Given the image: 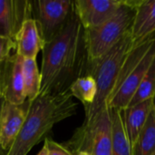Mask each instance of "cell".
<instances>
[{
	"instance_id": "cell-4",
	"label": "cell",
	"mask_w": 155,
	"mask_h": 155,
	"mask_svg": "<svg viewBox=\"0 0 155 155\" xmlns=\"http://www.w3.org/2000/svg\"><path fill=\"white\" fill-rule=\"evenodd\" d=\"M154 58L155 38L130 49L108 102L110 109L124 110L128 107Z\"/></svg>"
},
{
	"instance_id": "cell-16",
	"label": "cell",
	"mask_w": 155,
	"mask_h": 155,
	"mask_svg": "<svg viewBox=\"0 0 155 155\" xmlns=\"http://www.w3.org/2000/svg\"><path fill=\"white\" fill-rule=\"evenodd\" d=\"M24 86L26 100L34 101L40 94L42 76L35 59H24Z\"/></svg>"
},
{
	"instance_id": "cell-18",
	"label": "cell",
	"mask_w": 155,
	"mask_h": 155,
	"mask_svg": "<svg viewBox=\"0 0 155 155\" xmlns=\"http://www.w3.org/2000/svg\"><path fill=\"white\" fill-rule=\"evenodd\" d=\"M96 91L95 80L89 74L78 77L69 88V92L72 96L78 99L83 104L84 109L94 103Z\"/></svg>"
},
{
	"instance_id": "cell-23",
	"label": "cell",
	"mask_w": 155,
	"mask_h": 155,
	"mask_svg": "<svg viewBox=\"0 0 155 155\" xmlns=\"http://www.w3.org/2000/svg\"><path fill=\"white\" fill-rule=\"evenodd\" d=\"M4 98L2 97V95H1V94H0V114H1V109H2V106H3V104H4ZM3 153H5L1 149H0V155L3 154Z\"/></svg>"
},
{
	"instance_id": "cell-5",
	"label": "cell",
	"mask_w": 155,
	"mask_h": 155,
	"mask_svg": "<svg viewBox=\"0 0 155 155\" xmlns=\"http://www.w3.org/2000/svg\"><path fill=\"white\" fill-rule=\"evenodd\" d=\"M134 13L130 0H122L121 6L109 20L96 27L84 29L86 65L101 59L130 32Z\"/></svg>"
},
{
	"instance_id": "cell-10",
	"label": "cell",
	"mask_w": 155,
	"mask_h": 155,
	"mask_svg": "<svg viewBox=\"0 0 155 155\" xmlns=\"http://www.w3.org/2000/svg\"><path fill=\"white\" fill-rule=\"evenodd\" d=\"M122 5V0H76L74 10L84 29L96 27L109 20Z\"/></svg>"
},
{
	"instance_id": "cell-8",
	"label": "cell",
	"mask_w": 155,
	"mask_h": 155,
	"mask_svg": "<svg viewBox=\"0 0 155 155\" xmlns=\"http://www.w3.org/2000/svg\"><path fill=\"white\" fill-rule=\"evenodd\" d=\"M23 64L24 58L15 52L0 65V94L5 102L13 104L26 101Z\"/></svg>"
},
{
	"instance_id": "cell-3",
	"label": "cell",
	"mask_w": 155,
	"mask_h": 155,
	"mask_svg": "<svg viewBox=\"0 0 155 155\" xmlns=\"http://www.w3.org/2000/svg\"><path fill=\"white\" fill-rule=\"evenodd\" d=\"M132 48L130 32L98 61L87 64L85 75L94 77L96 83V95L94 103L84 109V124L91 122L99 113L108 108V102L116 85L123 63Z\"/></svg>"
},
{
	"instance_id": "cell-1",
	"label": "cell",
	"mask_w": 155,
	"mask_h": 155,
	"mask_svg": "<svg viewBox=\"0 0 155 155\" xmlns=\"http://www.w3.org/2000/svg\"><path fill=\"white\" fill-rule=\"evenodd\" d=\"M42 85L39 94L69 92L72 84L85 75L86 52L84 28L74 10L63 29L42 50Z\"/></svg>"
},
{
	"instance_id": "cell-14",
	"label": "cell",
	"mask_w": 155,
	"mask_h": 155,
	"mask_svg": "<svg viewBox=\"0 0 155 155\" xmlns=\"http://www.w3.org/2000/svg\"><path fill=\"white\" fill-rule=\"evenodd\" d=\"M153 108V98H151L123 110L124 127L132 147L143 129Z\"/></svg>"
},
{
	"instance_id": "cell-13",
	"label": "cell",
	"mask_w": 155,
	"mask_h": 155,
	"mask_svg": "<svg viewBox=\"0 0 155 155\" xmlns=\"http://www.w3.org/2000/svg\"><path fill=\"white\" fill-rule=\"evenodd\" d=\"M14 40L15 53L24 59H35L45 45L39 25L34 17L23 23Z\"/></svg>"
},
{
	"instance_id": "cell-22",
	"label": "cell",
	"mask_w": 155,
	"mask_h": 155,
	"mask_svg": "<svg viewBox=\"0 0 155 155\" xmlns=\"http://www.w3.org/2000/svg\"><path fill=\"white\" fill-rule=\"evenodd\" d=\"M37 155H48V152H47V149H46V147L44 145L43 146V148L40 150V152L37 153Z\"/></svg>"
},
{
	"instance_id": "cell-11",
	"label": "cell",
	"mask_w": 155,
	"mask_h": 155,
	"mask_svg": "<svg viewBox=\"0 0 155 155\" xmlns=\"http://www.w3.org/2000/svg\"><path fill=\"white\" fill-rule=\"evenodd\" d=\"M33 2L27 0H0V35L13 38L23 23L33 18Z\"/></svg>"
},
{
	"instance_id": "cell-24",
	"label": "cell",
	"mask_w": 155,
	"mask_h": 155,
	"mask_svg": "<svg viewBox=\"0 0 155 155\" xmlns=\"http://www.w3.org/2000/svg\"><path fill=\"white\" fill-rule=\"evenodd\" d=\"M74 155H91V154H89V153H86V152H78V153H74Z\"/></svg>"
},
{
	"instance_id": "cell-15",
	"label": "cell",
	"mask_w": 155,
	"mask_h": 155,
	"mask_svg": "<svg viewBox=\"0 0 155 155\" xmlns=\"http://www.w3.org/2000/svg\"><path fill=\"white\" fill-rule=\"evenodd\" d=\"M111 116L113 131L112 155H133L132 144L124 127L123 110L111 109Z\"/></svg>"
},
{
	"instance_id": "cell-17",
	"label": "cell",
	"mask_w": 155,
	"mask_h": 155,
	"mask_svg": "<svg viewBox=\"0 0 155 155\" xmlns=\"http://www.w3.org/2000/svg\"><path fill=\"white\" fill-rule=\"evenodd\" d=\"M133 155L155 153V111L153 108L148 120L132 147Z\"/></svg>"
},
{
	"instance_id": "cell-25",
	"label": "cell",
	"mask_w": 155,
	"mask_h": 155,
	"mask_svg": "<svg viewBox=\"0 0 155 155\" xmlns=\"http://www.w3.org/2000/svg\"><path fill=\"white\" fill-rule=\"evenodd\" d=\"M153 108H154V111H155V94H154V96H153Z\"/></svg>"
},
{
	"instance_id": "cell-2",
	"label": "cell",
	"mask_w": 155,
	"mask_h": 155,
	"mask_svg": "<svg viewBox=\"0 0 155 155\" xmlns=\"http://www.w3.org/2000/svg\"><path fill=\"white\" fill-rule=\"evenodd\" d=\"M70 92L58 94H39L30 106L25 124L5 155H27L58 123L73 116L76 113L77 104Z\"/></svg>"
},
{
	"instance_id": "cell-7",
	"label": "cell",
	"mask_w": 155,
	"mask_h": 155,
	"mask_svg": "<svg viewBox=\"0 0 155 155\" xmlns=\"http://www.w3.org/2000/svg\"><path fill=\"white\" fill-rule=\"evenodd\" d=\"M34 17L45 43L53 39L65 25L74 12L71 0H38L33 2Z\"/></svg>"
},
{
	"instance_id": "cell-19",
	"label": "cell",
	"mask_w": 155,
	"mask_h": 155,
	"mask_svg": "<svg viewBox=\"0 0 155 155\" xmlns=\"http://www.w3.org/2000/svg\"><path fill=\"white\" fill-rule=\"evenodd\" d=\"M155 94V58L142 81L138 90L130 102L128 107L134 106L145 100L153 98Z\"/></svg>"
},
{
	"instance_id": "cell-6",
	"label": "cell",
	"mask_w": 155,
	"mask_h": 155,
	"mask_svg": "<svg viewBox=\"0 0 155 155\" xmlns=\"http://www.w3.org/2000/svg\"><path fill=\"white\" fill-rule=\"evenodd\" d=\"M113 131L111 109L99 113L91 122L83 124L65 146L71 152H86L91 155H112Z\"/></svg>"
},
{
	"instance_id": "cell-12",
	"label": "cell",
	"mask_w": 155,
	"mask_h": 155,
	"mask_svg": "<svg viewBox=\"0 0 155 155\" xmlns=\"http://www.w3.org/2000/svg\"><path fill=\"white\" fill-rule=\"evenodd\" d=\"M135 8L131 26L132 48L155 38V0H133Z\"/></svg>"
},
{
	"instance_id": "cell-27",
	"label": "cell",
	"mask_w": 155,
	"mask_h": 155,
	"mask_svg": "<svg viewBox=\"0 0 155 155\" xmlns=\"http://www.w3.org/2000/svg\"><path fill=\"white\" fill-rule=\"evenodd\" d=\"M153 155H155V153H153Z\"/></svg>"
},
{
	"instance_id": "cell-20",
	"label": "cell",
	"mask_w": 155,
	"mask_h": 155,
	"mask_svg": "<svg viewBox=\"0 0 155 155\" xmlns=\"http://www.w3.org/2000/svg\"><path fill=\"white\" fill-rule=\"evenodd\" d=\"M15 52V43L13 38L0 35V65Z\"/></svg>"
},
{
	"instance_id": "cell-26",
	"label": "cell",
	"mask_w": 155,
	"mask_h": 155,
	"mask_svg": "<svg viewBox=\"0 0 155 155\" xmlns=\"http://www.w3.org/2000/svg\"><path fill=\"white\" fill-rule=\"evenodd\" d=\"M5 153H3V154H1V155H5Z\"/></svg>"
},
{
	"instance_id": "cell-9",
	"label": "cell",
	"mask_w": 155,
	"mask_h": 155,
	"mask_svg": "<svg viewBox=\"0 0 155 155\" xmlns=\"http://www.w3.org/2000/svg\"><path fill=\"white\" fill-rule=\"evenodd\" d=\"M30 102L13 104L4 101L0 114V149L6 153L17 138L26 119Z\"/></svg>"
},
{
	"instance_id": "cell-21",
	"label": "cell",
	"mask_w": 155,
	"mask_h": 155,
	"mask_svg": "<svg viewBox=\"0 0 155 155\" xmlns=\"http://www.w3.org/2000/svg\"><path fill=\"white\" fill-rule=\"evenodd\" d=\"M44 145L47 149L48 155H74L70 150L65 147V145H62L48 137L45 139Z\"/></svg>"
}]
</instances>
